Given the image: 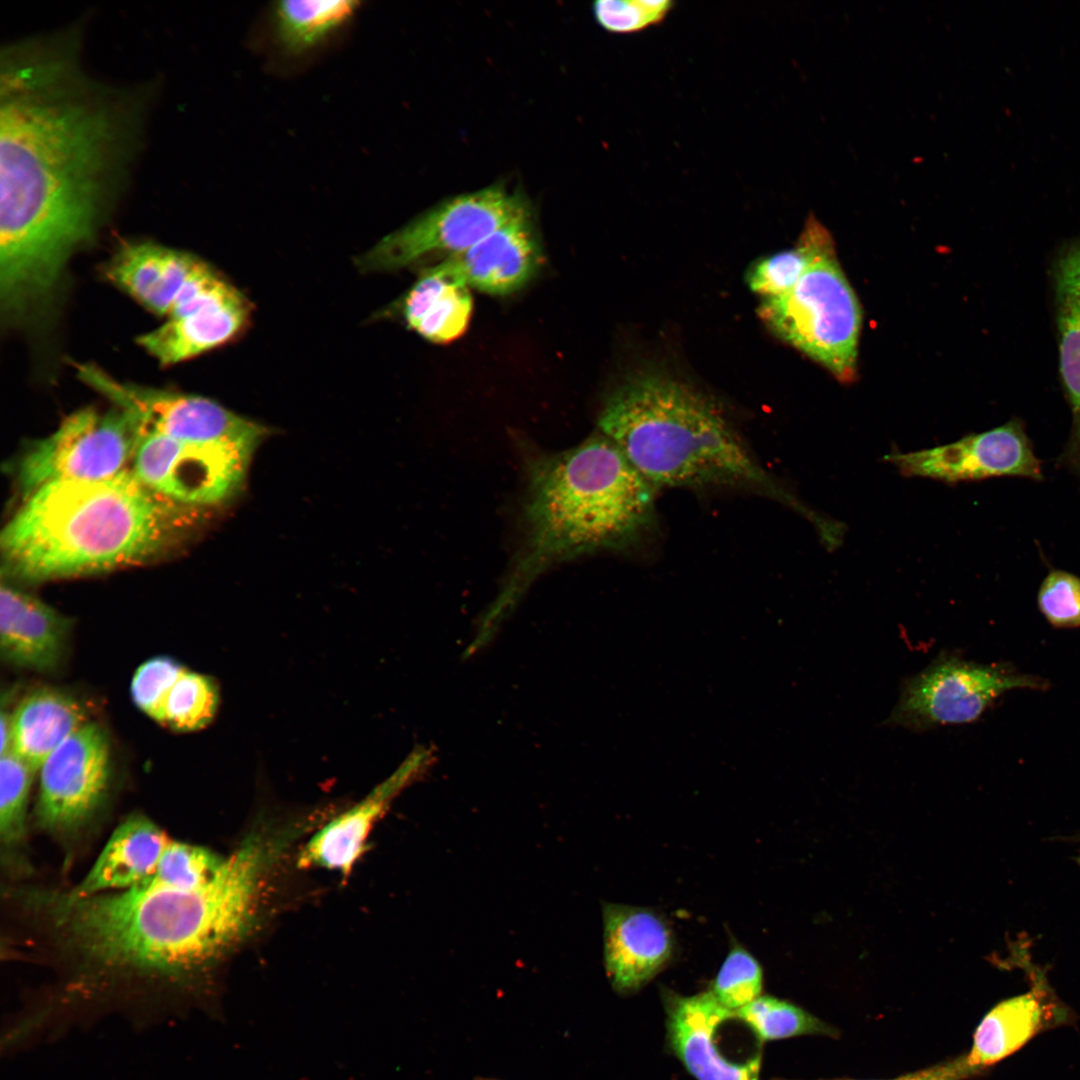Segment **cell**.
Wrapping results in <instances>:
<instances>
[{
	"label": "cell",
	"instance_id": "15",
	"mask_svg": "<svg viewBox=\"0 0 1080 1080\" xmlns=\"http://www.w3.org/2000/svg\"><path fill=\"white\" fill-rule=\"evenodd\" d=\"M666 1045L696 1080H760L761 1051L741 1060L725 1054L718 1031L733 1018L710 990L685 996L662 988Z\"/></svg>",
	"mask_w": 1080,
	"mask_h": 1080
},
{
	"label": "cell",
	"instance_id": "29",
	"mask_svg": "<svg viewBox=\"0 0 1080 1080\" xmlns=\"http://www.w3.org/2000/svg\"><path fill=\"white\" fill-rule=\"evenodd\" d=\"M219 705V689L209 676L186 670L171 689L162 723L178 731L206 727Z\"/></svg>",
	"mask_w": 1080,
	"mask_h": 1080
},
{
	"label": "cell",
	"instance_id": "11",
	"mask_svg": "<svg viewBox=\"0 0 1080 1080\" xmlns=\"http://www.w3.org/2000/svg\"><path fill=\"white\" fill-rule=\"evenodd\" d=\"M76 369L83 383L132 414L143 432L193 442H262L270 433L209 398L119 381L89 363Z\"/></svg>",
	"mask_w": 1080,
	"mask_h": 1080
},
{
	"label": "cell",
	"instance_id": "8",
	"mask_svg": "<svg viewBox=\"0 0 1080 1080\" xmlns=\"http://www.w3.org/2000/svg\"><path fill=\"white\" fill-rule=\"evenodd\" d=\"M261 443L193 442L142 431L130 469L158 494L206 510L240 492Z\"/></svg>",
	"mask_w": 1080,
	"mask_h": 1080
},
{
	"label": "cell",
	"instance_id": "37",
	"mask_svg": "<svg viewBox=\"0 0 1080 1080\" xmlns=\"http://www.w3.org/2000/svg\"><path fill=\"white\" fill-rule=\"evenodd\" d=\"M473 1080H501V1079L492 1078V1077L477 1076Z\"/></svg>",
	"mask_w": 1080,
	"mask_h": 1080
},
{
	"label": "cell",
	"instance_id": "27",
	"mask_svg": "<svg viewBox=\"0 0 1080 1080\" xmlns=\"http://www.w3.org/2000/svg\"><path fill=\"white\" fill-rule=\"evenodd\" d=\"M351 0H286L275 6L277 36L289 52H304L346 23L358 9Z\"/></svg>",
	"mask_w": 1080,
	"mask_h": 1080
},
{
	"label": "cell",
	"instance_id": "9",
	"mask_svg": "<svg viewBox=\"0 0 1080 1080\" xmlns=\"http://www.w3.org/2000/svg\"><path fill=\"white\" fill-rule=\"evenodd\" d=\"M524 202L496 186L449 199L389 234L357 262L363 271H388L436 252L466 251L528 212Z\"/></svg>",
	"mask_w": 1080,
	"mask_h": 1080
},
{
	"label": "cell",
	"instance_id": "33",
	"mask_svg": "<svg viewBox=\"0 0 1080 1080\" xmlns=\"http://www.w3.org/2000/svg\"><path fill=\"white\" fill-rule=\"evenodd\" d=\"M186 669L166 656L151 658L141 664L131 682L134 703L151 718L162 723L167 697Z\"/></svg>",
	"mask_w": 1080,
	"mask_h": 1080
},
{
	"label": "cell",
	"instance_id": "32",
	"mask_svg": "<svg viewBox=\"0 0 1080 1080\" xmlns=\"http://www.w3.org/2000/svg\"><path fill=\"white\" fill-rule=\"evenodd\" d=\"M763 971L756 960L740 945H733L722 963L710 991L726 1009L736 1011L762 994Z\"/></svg>",
	"mask_w": 1080,
	"mask_h": 1080
},
{
	"label": "cell",
	"instance_id": "25",
	"mask_svg": "<svg viewBox=\"0 0 1080 1080\" xmlns=\"http://www.w3.org/2000/svg\"><path fill=\"white\" fill-rule=\"evenodd\" d=\"M1060 369L1073 425L1061 460L1080 475V247L1062 259L1057 273Z\"/></svg>",
	"mask_w": 1080,
	"mask_h": 1080
},
{
	"label": "cell",
	"instance_id": "10",
	"mask_svg": "<svg viewBox=\"0 0 1080 1080\" xmlns=\"http://www.w3.org/2000/svg\"><path fill=\"white\" fill-rule=\"evenodd\" d=\"M1039 686L1033 677L942 651L926 668L904 681L885 722L916 731L967 724L977 720L1005 691Z\"/></svg>",
	"mask_w": 1080,
	"mask_h": 1080
},
{
	"label": "cell",
	"instance_id": "31",
	"mask_svg": "<svg viewBox=\"0 0 1080 1080\" xmlns=\"http://www.w3.org/2000/svg\"><path fill=\"white\" fill-rule=\"evenodd\" d=\"M224 860L208 848L171 840L155 870L140 883L194 888L212 879Z\"/></svg>",
	"mask_w": 1080,
	"mask_h": 1080
},
{
	"label": "cell",
	"instance_id": "21",
	"mask_svg": "<svg viewBox=\"0 0 1080 1080\" xmlns=\"http://www.w3.org/2000/svg\"><path fill=\"white\" fill-rule=\"evenodd\" d=\"M171 840L144 816H131L112 833L86 876L65 893L82 898L132 888L156 868Z\"/></svg>",
	"mask_w": 1080,
	"mask_h": 1080
},
{
	"label": "cell",
	"instance_id": "30",
	"mask_svg": "<svg viewBox=\"0 0 1080 1080\" xmlns=\"http://www.w3.org/2000/svg\"><path fill=\"white\" fill-rule=\"evenodd\" d=\"M35 772L11 750L0 759V840L13 853L25 835V812Z\"/></svg>",
	"mask_w": 1080,
	"mask_h": 1080
},
{
	"label": "cell",
	"instance_id": "28",
	"mask_svg": "<svg viewBox=\"0 0 1080 1080\" xmlns=\"http://www.w3.org/2000/svg\"><path fill=\"white\" fill-rule=\"evenodd\" d=\"M759 1042L802 1035L839 1037V1030L802 1007L771 995H761L733 1012Z\"/></svg>",
	"mask_w": 1080,
	"mask_h": 1080
},
{
	"label": "cell",
	"instance_id": "19",
	"mask_svg": "<svg viewBox=\"0 0 1080 1080\" xmlns=\"http://www.w3.org/2000/svg\"><path fill=\"white\" fill-rule=\"evenodd\" d=\"M70 626L67 617L39 598L1 583L0 649L7 662L37 671L55 669Z\"/></svg>",
	"mask_w": 1080,
	"mask_h": 1080
},
{
	"label": "cell",
	"instance_id": "6",
	"mask_svg": "<svg viewBox=\"0 0 1080 1080\" xmlns=\"http://www.w3.org/2000/svg\"><path fill=\"white\" fill-rule=\"evenodd\" d=\"M760 316L839 381L855 379L861 309L835 252L819 259L787 293L765 298Z\"/></svg>",
	"mask_w": 1080,
	"mask_h": 1080
},
{
	"label": "cell",
	"instance_id": "17",
	"mask_svg": "<svg viewBox=\"0 0 1080 1080\" xmlns=\"http://www.w3.org/2000/svg\"><path fill=\"white\" fill-rule=\"evenodd\" d=\"M542 258L528 211L437 265L469 288L507 295L524 287L536 275Z\"/></svg>",
	"mask_w": 1080,
	"mask_h": 1080
},
{
	"label": "cell",
	"instance_id": "7",
	"mask_svg": "<svg viewBox=\"0 0 1080 1080\" xmlns=\"http://www.w3.org/2000/svg\"><path fill=\"white\" fill-rule=\"evenodd\" d=\"M142 427L129 412L79 409L58 428L35 441L17 465L23 499L44 485L60 481H98L128 469Z\"/></svg>",
	"mask_w": 1080,
	"mask_h": 1080
},
{
	"label": "cell",
	"instance_id": "3",
	"mask_svg": "<svg viewBox=\"0 0 1080 1080\" xmlns=\"http://www.w3.org/2000/svg\"><path fill=\"white\" fill-rule=\"evenodd\" d=\"M204 511L158 494L130 468L98 481L49 483L3 528V570L43 582L144 563L184 541Z\"/></svg>",
	"mask_w": 1080,
	"mask_h": 1080
},
{
	"label": "cell",
	"instance_id": "26",
	"mask_svg": "<svg viewBox=\"0 0 1080 1080\" xmlns=\"http://www.w3.org/2000/svg\"><path fill=\"white\" fill-rule=\"evenodd\" d=\"M832 252L835 251L830 232L811 215L796 246L765 257L751 267L747 274L749 287L764 299L783 295L819 259Z\"/></svg>",
	"mask_w": 1080,
	"mask_h": 1080
},
{
	"label": "cell",
	"instance_id": "14",
	"mask_svg": "<svg viewBox=\"0 0 1080 1080\" xmlns=\"http://www.w3.org/2000/svg\"><path fill=\"white\" fill-rule=\"evenodd\" d=\"M104 275L165 320L203 297L220 278L199 257L150 241L123 244L106 263Z\"/></svg>",
	"mask_w": 1080,
	"mask_h": 1080
},
{
	"label": "cell",
	"instance_id": "2",
	"mask_svg": "<svg viewBox=\"0 0 1080 1080\" xmlns=\"http://www.w3.org/2000/svg\"><path fill=\"white\" fill-rule=\"evenodd\" d=\"M298 833L256 824L208 882L139 883L122 891L49 897L57 943L98 973L185 979L229 956L255 930L280 860Z\"/></svg>",
	"mask_w": 1080,
	"mask_h": 1080
},
{
	"label": "cell",
	"instance_id": "13",
	"mask_svg": "<svg viewBox=\"0 0 1080 1080\" xmlns=\"http://www.w3.org/2000/svg\"><path fill=\"white\" fill-rule=\"evenodd\" d=\"M883 461L894 465L904 476L948 483L996 476L1042 478L1041 463L1017 420L946 445L907 453L892 452Z\"/></svg>",
	"mask_w": 1080,
	"mask_h": 1080
},
{
	"label": "cell",
	"instance_id": "36",
	"mask_svg": "<svg viewBox=\"0 0 1080 1080\" xmlns=\"http://www.w3.org/2000/svg\"><path fill=\"white\" fill-rule=\"evenodd\" d=\"M978 1077L966 1062L965 1054L924 1069L886 1080H968ZM773 1080H788L776 1078ZM855 1080V1079H830Z\"/></svg>",
	"mask_w": 1080,
	"mask_h": 1080
},
{
	"label": "cell",
	"instance_id": "5",
	"mask_svg": "<svg viewBox=\"0 0 1080 1080\" xmlns=\"http://www.w3.org/2000/svg\"><path fill=\"white\" fill-rule=\"evenodd\" d=\"M525 465L524 537L512 581L581 555L630 550L656 527L657 490L599 432Z\"/></svg>",
	"mask_w": 1080,
	"mask_h": 1080
},
{
	"label": "cell",
	"instance_id": "16",
	"mask_svg": "<svg viewBox=\"0 0 1080 1080\" xmlns=\"http://www.w3.org/2000/svg\"><path fill=\"white\" fill-rule=\"evenodd\" d=\"M604 964L614 991L630 995L668 965L674 936L664 917L645 907L603 905Z\"/></svg>",
	"mask_w": 1080,
	"mask_h": 1080
},
{
	"label": "cell",
	"instance_id": "24",
	"mask_svg": "<svg viewBox=\"0 0 1080 1080\" xmlns=\"http://www.w3.org/2000/svg\"><path fill=\"white\" fill-rule=\"evenodd\" d=\"M473 312L470 288L438 265L424 271L403 302L408 326L430 342L447 344L461 337Z\"/></svg>",
	"mask_w": 1080,
	"mask_h": 1080
},
{
	"label": "cell",
	"instance_id": "23",
	"mask_svg": "<svg viewBox=\"0 0 1080 1080\" xmlns=\"http://www.w3.org/2000/svg\"><path fill=\"white\" fill-rule=\"evenodd\" d=\"M71 695L40 688L26 695L11 713L10 749L34 772L72 733L88 721Z\"/></svg>",
	"mask_w": 1080,
	"mask_h": 1080
},
{
	"label": "cell",
	"instance_id": "35",
	"mask_svg": "<svg viewBox=\"0 0 1080 1080\" xmlns=\"http://www.w3.org/2000/svg\"><path fill=\"white\" fill-rule=\"evenodd\" d=\"M1038 605L1051 625L1080 626V578L1067 571L1052 570L1040 586Z\"/></svg>",
	"mask_w": 1080,
	"mask_h": 1080
},
{
	"label": "cell",
	"instance_id": "34",
	"mask_svg": "<svg viewBox=\"0 0 1080 1080\" xmlns=\"http://www.w3.org/2000/svg\"><path fill=\"white\" fill-rule=\"evenodd\" d=\"M673 4L670 0H599L593 4V14L605 30L627 34L661 23Z\"/></svg>",
	"mask_w": 1080,
	"mask_h": 1080
},
{
	"label": "cell",
	"instance_id": "1",
	"mask_svg": "<svg viewBox=\"0 0 1080 1080\" xmlns=\"http://www.w3.org/2000/svg\"><path fill=\"white\" fill-rule=\"evenodd\" d=\"M80 27L0 54V304L31 318L98 232L142 143L151 86L93 77Z\"/></svg>",
	"mask_w": 1080,
	"mask_h": 1080
},
{
	"label": "cell",
	"instance_id": "4",
	"mask_svg": "<svg viewBox=\"0 0 1080 1080\" xmlns=\"http://www.w3.org/2000/svg\"><path fill=\"white\" fill-rule=\"evenodd\" d=\"M598 428L656 490L748 489L817 518L759 464L711 399L670 377H629L604 401Z\"/></svg>",
	"mask_w": 1080,
	"mask_h": 1080
},
{
	"label": "cell",
	"instance_id": "22",
	"mask_svg": "<svg viewBox=\"0 0 1080 1080\" xmlns=\"http://www.w3.org/2000/svg\"><path fill=\"white\" fill-rule=\"evenodd\" d=\"M404 776L406 774H394L356 805L322 826L300 851L298 865L348 875L366 849V841L374 825L402 786Z\"/></svg>",
	"mask_w": 1080,
	"mask_h": 1080
},
{
	"label": "cell",
	"instance_id": "12",
	"mask_svg": "<svg viewBox=\"0 0 1080 1080\" xmlns=\"http://www.w3.org/2000/svg\"><path fill=\"white\" fill-rule=\"evenodd\" d=\"M109 778L108 738L102 727L87 722L40 767L36 806L39 825L62 835L78 830L102 802Z\"/></svg>",
	"mask_w": 1080,
	"mask_h": 1080
},
{
	"label": "cell",
	"instance_id": "18",
	"mask_svg": "<svg viewBox=\"0 0 1080 1080\" xmlns=\"http://www.w3.org/2000/svg\"><path fill=\"white\" fill-rule=\"evenodd\" d=\"M1075 1020L1073 1011L1042 980L1035 981L1030 991L999 1002L984 1015L965 1054L966 1062L979 1077L1042 1032Z\"/></svg>",
	"mask_w": 1080,
	"mask_h": 1080
},
{
	"label": "cell",
	"instance_id": "20",
	"mask_svg": "<svg viewBox=\"0 0 1080 1080\" xmlns=\"http://www.w3.org/2000/svg\"><path fill=\"white\" fill-rule=\"evenodd\" d=\"M251 305L228 281L192 316L164 321L149 334L154 353L175 365L214 349L237 335L247 324Z\"/></svg>",
	"mask_w": 1080,
	"mask_h": 1080
}]
</instances>
